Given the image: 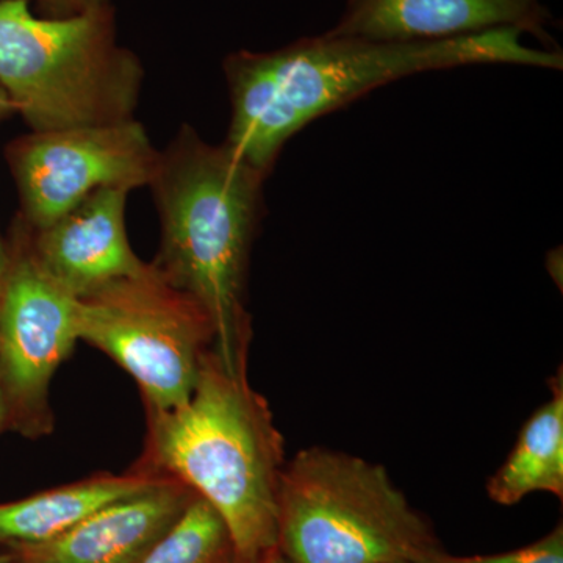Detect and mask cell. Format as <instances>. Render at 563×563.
I'll use <instances>...</instances> for the list:
<instances>
[{"mask_svg":"<svg viewBox=\"0 0 563 563\" xmlns=\"http://www.w3.org/2000/svg\"><path fill=\"white\" fill-rule=\"evenodd\" d=\"M140 563H236L228 526L196 495L176 525Z\"/></svg>","mask_w":563,"mask_h":563,"instance_id":"5bb4252c","label":"cell"},{"mask_svg":"<svg viewBox=\"0 0 563 563\" xmlns=\"http://www.w3.org/2000/svg\"><path fill=\"white\" fill-rule=\"evenodd\" d=\"M195 496L184 484L161 477L146 490L102 507L57 539L11 548V563H140Z\"/></svg>","mask_w":563,"mask_h":563,"instance_id":"8fae6325","label":"cell"},{"mask_svg":"<svg viewBox=\"0 0 563 563\" xmlns=\"http://www.w3.org/2000/svg\"><path fill=\"white\" fill-rule=\"evenodd\" d=\"M265 179L225 144L207 143L185 125L161 152L150 184L162 222L152 263L209 313L213 350L232 373L247 372V266Z\"/></svg>","mask_w":563,"mask_h":563,"instance_id":"3957f363","label":"cell"},{"mask_svg":"<svg viewBox=\"0 0 563 563\" xmlns=\"http://www.w3.org/2000/svg\"><path fill=\"white\" fill-rule=\"evenodd\" d=\"M13 113H16V110H14L9 96H0V121L7 120Z\"/></svg>","mask_w":563,"mask_h":563,"instance_id":"ac0fdd59","label":"cell"},{"mask_svg":"<svg viewBox=\"0 0 563 563\" xmlns=\"http://www.w3.org/2000/svg\"><path fill=\"white\" fill-rule=\"evenodd\" d=\"M0 563H11V559L9 554L0 555Z\"/></svg>","mask_w":563,"mask_h":563,"instance_id":"44dd1931","label":"cell"},{"mask_svg":"<svg viewBox=\"0 0 563 563\" xmlns=\"http://www.w3.org/2000/svg\"><path fill=\"white\" fill-rule=\"evenodd\" d=\"M9 431V412H7L5 401H3L2 391H0V433Z\"/></svg>","mask_w":563,"mask_h":563,"instance_id":"d6986e66","label":"cell"},{"mask_svg":"<svg viewBox=\"0 0 563 563\" xmlns=\"http://www.w3.org/2000/svg\"><path fill=\"white\" fill-rule=\"evenodd\" d=\"M77 329L79 342L131 374L146 415L187 402L214 346L209 313L154 263L77 299Z\"/></svg>","mask_w":563,"mask_h":563,"instance_id":"8992f818","label":"cell"},{"mask_svg":"<svg viewBox=\"0 0 563 563\" xmlns=\"http://www.w3.org/2000/svg\"><path fill=\"white\" fill-rule=\"evenodd\" d=\"M146 417L143 453L132 468L206 499L228 526L236 563H261L277 550L284 437L247 372H229L211 350L188 401Z\"/></svg>","mask_w":563,"mask_h":563,"instance_id":"7a4b0ae2","label":"cell"},{"mask_svg":"<svg viewBox=\"0 0 563 563\" xmlns=\"http://www.w3.org/2000/svg\"><path fill=\"white\" fill-rule=\"evenodd\" d=\"M261 563H288V562L285 561L284 558H282L279 551L274 550L273 553H269L268 555H266V558H263Z\"/></svg>","mask_w":563,"mask_h":563,"instance_id":"ffe728a7","label":"cell"},{"mask_svg":"<svg viewBox=\"0 0 563 563\" xmlns=\"http://www.w3.org/2000/svg\"><path fill=\"white\" fill-rule=\"evenodd\" d=\"M10 266V246L5 242H3L2 236H0V292H2L3 282H5L7 272H9Z\"/></svg>","mask_w":563,"mask_h":563,"instance_id":"e0dca14e","label":"cell"},{"mask_svg":"<svg viewBox=\"0 0 563 563\" xmlns=\"http://www.w3.org/2000/svg\"><path fill=\"white\" fill-rule=\"evenodd\" d=\"M161 477L131 472L101 473L77 483L36 493L20 501L0 504V547H31L57 539L85 518L136 493Z\"/></svg>","mask_w":563,"mask_h":563,"instance_id":"7c38bea8","label":"cell"},{"mask_svg":"<svg viewBox=\"0 0 563 563\" xmlns=\"http://www.w3.org/2000/svg\"><path fill=\"white\" fill-rule=\"evenodd\" d=\"M38 2L54 11L55 16H69V14L109 5L110 0H38Z\"/></svg>","mask_w":563,"mask_h":563,"instance_id":"2e32d148","label":"cell"},{"mask_svg":"<svg viewBox=\"0 0 563 563\" xmlns=\"http://www.w3.org/2000/svg\"><path fill=\"white\" fill-rule=\"evenodd\" d=\"M143 77L110 3L38 18L27 0H0V87L32 132L133 120Z\"/></svg>","mask_w":563,"mask_h":563,"instance_id":"277c9868","label":"cell"},{"mask_svg":"<svg viewBox=\"0 0 563 563\" xmlns=\"http://www.w3.org/2000/svg\"><path fill=\"white\" fill-rule=\"evenodd\" d=\"M473 65L561 70V49L532 47L501 29L437 41H388L324 33L269 52L239 51L224 62L231 95L225 146L268 176L287 141L390 81Z\"/></svg>","mask_w":563,"mask_h":563,"instance_id":"6da1fadb","label":"cell"},{"mask_svg":"<svg viewBox=\"0 0 563 563\" xmlns=\"http://www.w3.org/2000/svg\"><path fill=\"white\" fill-rule=\"evenodd\" d=\"M437 563H563V528L559 525L548 536L520 550L466 558L444 553Z\"/></svg>","mask_w":563,"mask_h":563,"instance_id":"9a60e30c","label":"cell"},{"mask_svg":"<svg viewBox=\"0 0 563 563\" xmlns=\"http://www.w3.org/2000/svg\"><path fill=\"white\" fill-rule=\"evenodd\" d=\"M277 551L288 563H437L444 554L385 466L328 448L299 451L282 470Z\"/></svg>","mask_w":563,"mask_h":563,"instance_id":"5b68a950","label":"cell"},{"mask_svg":"<svg viewBox=\"0 0 563 563\" xmlns=\"http://www.w3.org/2000/svg\"><path fill=\"white\" fill-rule=\"evenodd\" d=\"M547 0H347L331 33L388 41H437L517 29L559 49Z\"/></svg>","mask_w":563,"mask_h":563,"instance_id":"30bf717a","label":"cell"},{"mask_svg":"<svg viewBox=\"0 0 563 563\" xmlns=\"http://www.w3.org/2000/svg\"><path fill=\"white\" fill-rule=\"evenodd\" d=\"M125 188H103L43 229L22 224L36 262L77 299L136 276L150 263L133 252L125 231Z\"/></svg>","mask_w":563,"mask_h":563,"instance_id":"9c48e42d","label":"cell"},{"mask_svg":"<svg viewBox=\"0 0 563 563\" xmlns=\"http://www.w3.org/2000/svg\"><path fill=\"white\" fill-rule=\"evenodd\" d=\"M77 342V298L41 268L20 225L0 292V391L9 431L32 440L54 431L52 379Z\"/></svg>","mask_w":563,"mask_h":563,"instance_id":"52a82bcc","label":"cell"},{"mask_svg":"<svg viewBox=\"0 0 563 563\" xmlns=\"http://www.w3.org/2000/svg\"><path fill=\"white\" fill-rule=\"evenodd\" d=\"M158 161L135 120L22 136L9 147L22 224L46 228L103 188L150 187Z\"/></svg>","mask_w":563,"mask_h":563,"instance_id":"ba28073f","label":"cell"},{"mask_svg":"<svg viewBox=\"0 0 563 563\" xmlns=\"http://www.w3.org/2000/svg\"><path fill=\"white\" fill-rule=\"evenodd\" d=\"M487 493L499 506H515L533 493L563 498V379L551 380L550 401L525 422L517 443L493 474Z\"/></svg>","mask_w":563,"mask_h":563,"instance_id":"4fadbf2b","label":"cell"}]
</instances>
